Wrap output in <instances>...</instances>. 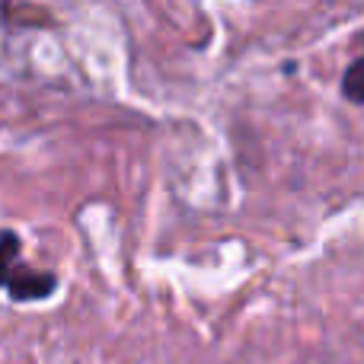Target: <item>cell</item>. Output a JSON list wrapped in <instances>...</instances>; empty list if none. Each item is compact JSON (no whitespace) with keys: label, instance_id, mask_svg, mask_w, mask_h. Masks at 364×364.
<instances>
[{"label":"cell","instance_id":"1","mask_svg":"<svg viewBox=\"0 0 364 364\" xmlns=\"http://www.w3.org/2000/svg\"><path fill=\"white\" fill-rule=\"evenodd\" d=\"M0 291H6L16 304L48 301L58 291L55 272L32 269L23 262V240L10 227H0Z\"/></svg>","mask_w":364,"mask_h":364},{"label":"cell","instance_id":"2","mask_svg":"<svg viewBox=\"0 0 364 364\" xmlns=\"http://www.w3.org/2000/svg\"><path fill=\"white\" fill-rule=\"evenodd\" d=\"M361 77H364V64H361V58H355L346 68V74H342V93H346V100L352 102V106H361V100H364Z\"/></svg>","mask_w":364,"mask_h":364}]
</instances>
